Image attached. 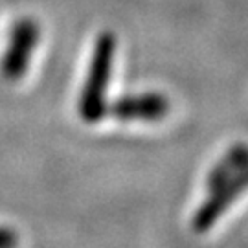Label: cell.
<instances>
[{
    "instance_id": "cell-1",
    "label": "cell",
    "mask_w": 248,
    "mask_h": 248,
    "mask_svg": "<svg viewBox=\"0 0 248 248\" xmlns=\"http://www.w3.org/2000/svg\"><path fill=\"white\" fill-rule=\"evenodd\" d=\"M116 53V35L103 31L96 39L89 62V72L79 94V116L87 124H98L107 116V94L112 78V64Z\"/></svg>"
},
{
    "instance_id": "cell-2",
    "label": "cell",
    "mask_w": 248,
    "mask_h": 248,
    "mask_svg": "<svg viewBox=\"0 0 248 248\" xmlns=\"http://www.w3.org/2000/svg\"><path fill=\"white\" fill-rule=\"evenodd\" d=\"M39 41H41V26L35 18H18L9 31L8 48L0 61V76L6 81L22 79L39 46Z\"/></svg>"
},
{
    "instance_id": "cell-3",
    "label": "cell",
    "mask_w": 248,
    "mask_h": 248,
    "mask_svg": "<svg viewBox=\"0 0 248 248\" xmlns=\"http://www.w3.org/2000/svg\"><path fill=\"white\" fill-rule=\"evenodd\" d=\"M248 189V166L241 169L237 175L228 178L219 186L210 189V195L206 197L191 219V228L197 233H204L212 228L215 222L221 219L224 213L230 210L235 199H239Z\"/></svg>"
},
{
    "instance_id": "cell-4",
    "label": "cell",
    "mask_w": 248,
    "mask_h": 248,
    "mask_svg": "<svg viewBox=\"0 0 248 248\" xmlns=\"http://www.w3.org/2000/svg\"><path fill=\"white\" fill-rule=\"evenodd\" d=\"M171 103L160 92L129 94L114 99L107 107V116L120 122H160L168 116Z\"/></svg>"
},
{
    "instance_id": "cell-5",
    "label": "cell",
    "mask_w": 248,
    "mask_h": 248,
    "mask_svg": "<svg viewBox=\"0 0 248 248\" xmlns=\"http://www.w3.org/2000/svg\"><path fill=\"white\" fill-rule=\"evenodd\" d=\"M248 166V145L247 143H235L230 149L222 155V158H219L217 164H213V168L208 171L206 175V191L213 189L215 186H219L222 182H226L228 178L233 175H237L241 169H245Z\"/></svg>"
},
{
    "instance_id": "cell-6",
    "label": "cell",
    "mask_w": 248,
    "mask_h": 248,
    "mask_svg": "<svg viewBox=\"0 0 248 248\" xmlns=\"http://www.w3.org/2000/svg\"><path fill=\"white\" fill-rule=\"evenodd\" d=\"M18 247V235L15 230L0 226V248H17Z\"/></svg>"
}]
</instances>
